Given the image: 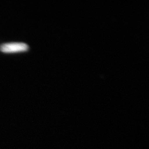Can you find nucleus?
Masks as SVG:
<instances>
[{"label":"nucleus","instance_id":"1","mask_svg":"<svg viewBox=\"0 0 149 149\" xmlns=\"http://www.w3.org/2000/svg\"><path fill=\"white\" fill-rule=\"evenodd\" d=\"M28 45L23 42H9L3 44L0 47V50L5 53H14L27 51Z\"/></svg>","mask_w":149,"mask_h":149}]
</instances>
